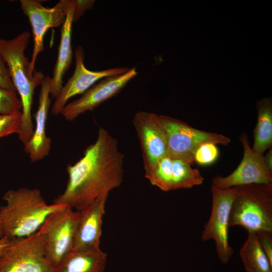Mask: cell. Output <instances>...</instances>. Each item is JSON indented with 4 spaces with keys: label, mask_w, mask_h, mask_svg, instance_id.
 <instances>
[{
    "label": "cell",
    "mask_w": 272,
    "mask_h": 272,
    "mask_svg": "<svg viewBox=\"0 0 272 272\" xmlns=\"http://www.w3.org/2000/svg\"><path fill=\"white\" fill-rule=\"evenodd\" d=\"M124 155L117 140L99 127L96 140L88 146L83 157L66 167L68 181L63 192L53 203L81 211L97 199L108 196L123 178Z\"/></svg>",
    "instance_id": "cell-1"
},
{
    "label": "cell",
    "mask_w": 272,
    "mask_h": 272,
    "mask_svg": "<svg viewBox=\"0 0 272 272\" xmlns=\"http://www.w3.org/2000/svg\"><path fill=\"white\" fill-rule=\"evenodd\" d=\"M30 37V32L25 31L10 40L0 38V54L6 61L22 103L18 136L24 146L28 142L34 130L31 111L35 90L45 77L41 71H31L30 62L25 54Z\"/></svg>",
    "instance_id": "cell-2"
},
{
    "label": "cell",
    "mask_w": 272,
    "mask_h": 272,
    "mask_svg": "<svg viewBox=\"0 0 272 272\" xmlns=\"http://www.w3.org/2000/svg\"><path fill=\"white\" fill-rule=\"evenodd\" d=\"M2 199L0 221L4 236L10 239L25 237L36 232L48 217L64 205L47 204L37 188L9 190Z\"/></svg>",
    "instance_id": "cell-3"
},
{
    "label": "cell",
    "mask_w": 272,
    "mask_h": 272,
    "mask_svg": "<svg viewBox=\"0 0 272 272\" xmlns=\"http://www.w3.org/2000/svg\"><path fill=\"white\" fill-rule=\"evenodd\" d=\"M234 187L229 227L241 226L248 232H272V184H251Z\"/></svg>",
    "instance_id": "cell-4"
},
{
    "label": "cell",
    "mask_w": 272,
    "mask_h": 272,
    "mask_svg": "<svg viewBox=\"0 0 272 272\" xmlns=\"http://www.w3.org/2000/svg\"><path fill=\"white\" fill-rule=\"evenodd\" d=\"M46 255V237L40 228L25 237L11 239L0 257V272H52Z\"/></svg>",
    "instance_id": "cell-5"
},
{
    "label": "cell",
    "mask_w": 272,
    "mask_h": 272,
    "mask_svg": "<svg viewBox=\"0 0 272 272\" xmlns=\"http://www.w3.org/2000/svg\"><path fill=\"white\" fill-rule=\"evenodd\" d=\"M165 131L167 142V155L194 163L193 154L201 144L213 143L226 146L230 139L221 134L196 129L172 117L158 114Z\"/></svg>",
    "instance_id": "cell-6"
},
{
    "label": "cell",
    "mask_w": 272,
    "mask_h": 272,
    "mask_svg": "<svg viewBox=\"0 0 272 272\" xmlns=\"http://www.w3.org/2000/svg\"><path fill=\"white\" fill-rule=\"evenodd\" d=\"M79 219V211L64 205L40 228L46 237L47 258L54 268L73 250Z\"/></svg>",
    "instance_id": "cell-7"
},
{
    "label": "cell",
    "mask_w": 272,
    "mask_h": 272,
    "mask_svg": "<svg viewBox=\"0 0 272 272\" xmlns=\"http://www.w3.org/2000/svg\"><path fill=\"white\" fill-rule=\"evenodd\" d=\"M212 207L210 217L201 234L203 241L214 240L218 257L227 264L234 249L229 243L228 229L231 205L235 195L234 187L221 189L212 186Z\"/></svg>",
    "instance_id": "cell-8"
},
{
    "label": "cell",
    "mask_w": 272,
    "mask_h": 272,
    "mask_svg": "<svg viewBox=\"0 0 272 272\" xmlns=\"http://www.w3.org/2000/svg\"><path fill=\"white\" fill-rule=\"evenodd\" d=\"M70 0H60L51 8L45 7L38 0H21V9L27 17L32 29L33 49L30 60L31 71L39 54L44 50V37L47 30L62 26L66 19Z\"/></svg>",
    "instance_id": "cell-9"
},
{
    "label": "cell",
    "mask_w": 272,
    "mask_h": 272,
    "mask_svg": "<svg viewBox=\"0 0 272 272\" xmlns=\"http://www.w3.org/2000/svg\"><path fill=\"white\" fill-rule=\"evenodd\" d=\"M150 183L164 191L190 188L201 184L203 178L196 168L180 159L166 155L145 172Z\"/></svg>",
    "instance_id": "cell-10"
},
{
    "label": "cell",
    "mask_w": 272,
    "mask_h": 272,
    "mask_svg": "<svg viewBox=\"0 0 272 272\" xmlns=\"http://www.w3.org/2000/svg\"><path fill=\"white\" fill-rule=\"evenodd\" d=\"M138 75L135 67L123 74L105 78L94 85L79 99L68 103L61 114L67 121H73L82 114L92 111L117 95Z\"/></svg>",
    "instance_id": "cell-11"
},
{
    "label": "cell",
    "mask_w": 272,
    "mask_h": 272,
    "mask_svg": "<svg viewBox=\"0 0 272 272\" xmlns=\"http://www.w3.org/2000/svg\"><path fill=\"white\" fill-rule=\"evenodd\" d=\"M75 56L74 73L63 86L52 105L51 113L54 115L61 113L70 99L76 95H82L96 82L106 77L123 74L129 70L126 67H116L99 71L89 70L85 65V52L81 46L76 47Z\"/></svg>",
    "instance_id": "cell-12"
},
{
    "label": "cell",
    "mask_w": 272,
    "mask_h": 272,
    "mask_svg": "<svg viewBox=\"0 0 272 272\" xmlns=\"http://www.w3.org/2000/svg\"><path fill=\"white\" fill-rule=\"evenodd\" d=\"M244 149L242 159L230 175H217L212 179V186L221 189L251 184H272V172L264 164L263 155L254 152L245 134L240 138Z\"/></svg>",
    "instance_id": "cell-13"
},
{
    "label": "cell",
    "mask_w": 272,
    "mask_h": 272,
    "mask_svg": "<svg viewBox=\"0 0 272 272\" xmlns=\"http://www.w3.org/2000/svg\"><path fill=\"white\" fill-rule=\"evenodd\" d=\"M133 123L140 141L146 172L167 155L166 134L158 114L154 113L137 112L133 117Z\"/></svg>",
    "instance_id": "cell-14"
},
{
    "label": "cell",
    "mask_w": 272,
    "mask_h": 272,
    "mask_svg": "<svg viewBox=\"0 0 272 272\" xmlns=\"http://www.w3.org/2000/svg\"><path fill=\"white\" fill-rule=\"evenodd\" d=\"M50 77H45L40 85L38 105L35 113V126L33 134L24 150L32 162L40 161L49 153L51 140L46 133V122L51 104Z\"/></svg>",
    "instance_id": "cell-15"
},
{
    "label": "cell",
    "mask_w": 272,
    "mask_h": 272,
    "mask_svg": "<svg viewBox=\"0 0 272 272\" xmlns=\"http://www.w3.org/2000/svg\"><path fill=\"white\" fill-rule=\"evenodd\" d=\"M107 197L99 198L79 211L73 250L87 251L100 248L102 225Z\"/></svg>",
    "instance_id": "cell-16"
},
{
    "label": "cell",
    "mask_w": 272,
    "mask_h": 272,
    "mask_svg": "<svg viewBox=\"0 0 272 272\" xmlns=\"http://www.w3.org/2000/svg\"><path fill=\"white\" fill-rule=\"evenodd\" d=\"M75 8V0H70L66 19L61 29L60 43L53 76L50 78V95L54 98L59 94L63 87V76L72 62L73 53L71 37Z\"/></svg>",
    "instance_id": "cell-17"
},
{
    "label": "cell",
    "mask_w": 272,
    "mask_h": 272,
    "mask_svg": "<svg viewBox=\"0 0 272 272\" xmlns=\"http://www.w3.org/2000/svg\"><path fill=\"white\" fill-rule=\"evenodd\" d=\"M107 254L100 248L87 251L72 250L52 272H104Z\"/></svg>",
    "instance_id": "cell-18"
},
{
    "label": "cell",
    "mask_w": 272,
    "mask_h": 272,
    "mask_svg": "<svg viewBox=\"0 0 272 272\" xmlns=\"http://www.w3.org/2000/svg\"><path fill=\"white\" fill-rule=\"evenodd\" d=\"M257 121L254 129L252 150L259 154L272 145V100L271 97L262 98L256 102Z\"/></svg>",
    "instance_id": "cell-19"
},
{
    "label": "cell",
    "mask_w": 272,
    "mask_h": 272,
    "mask_svg": "<svg viewBox=\"0 0 272 272\" xmlns=\"http://www.w3.org/2000/svg\"><path fill=\"white\" fill-rule=\"evenodd\" d=\"M240 255L247 272H272V266L259 244L255 232H248Z\"/></svg>",
    "instance_id": "cell-20"
},
{
    "label": "cell",
    "mask_w": 272,
    "mask_h": 272,
    "mask_svg": "<svg viewBox=\"0 0 272 272\" xmlns=\"http://www.w3.org/2000/svg\"><path fill=\"white\" fill-rule=\"evenodd\" d=\"M219 151L216 145L206 143L200 145L193 154V161L200 166H207L214 163L218 159Z\"/></svg>",
    "instance_id": "cell-21"
},
{
    "label": "cell",
    "mask_w": 272,
    "mask_h": 272,
    "mask_svg": "<svg viewBox=\"0 0 272 272\" xmlns=\"http://www.w3.org/2000/svg\"><path fill=\"white\" fill-rule=\"evenodd\" d=\"M21 101L16 92L0 88V114H14L21 112Z\"/></svg>",
    "instance_id": "cell-22"
},
{
    "label": "cell",
    "mask_w": 272,
    "mask_h": 272,
    "mask_svg": "<svg viewBox=\"0 0 272 272\" xmlns=\"http://www.w3.org/2000/svg\"><path fill=\"white\" fill-rule=\"evenodd\" d=\"M22 113L0 114V139L20 131Z\"/></svg>",
    "instance_id": "cell-23"
},
{
    "label": "cell",
    "mask_w": 272,
    "mask_h": 272,
    "mask_svg": "<svg viewBox=\"0 0 272 272\" xmlns=\"http://www.w3.org/2000/svg\"><path fill=\"white\" fill-rule=\"evenodd\" d=\"M0 88L6 90L16 92L9 70L4 58L0 54Z\"/></svg>",
    "instance_id": "cell-24"
},
{
    "label": "cell",
    "mask_w": 272,
    "mask_h": 272,
    "mask_svg": "<svg viewBox=\"0 0 272 272\" xmlns=\"http://www.w3.org/2000/svg\"><path fill=\"white\" fill-rule=\"evenodd\" d=\"M255 233L259 244L272 266V232L261 231Z\"/></svg>",
    "instance_id": "cell-25"
},
{
    "label": "cell",
    "mask_w": 272,
    "mask_h": 272,
    "mask_svg": "<svg viewBox=\"0 0 272 272\" xmlns=\"http://www.w3.org/2000/svg\"><path fill=\"white\" fill-rule=\"evenodd\" d=\"M95 2V1L75 0L73 23L78 21L87 10L91 9Z\"/></svg>",
    "instance_id": "cell-26"
},
{
    "label": "cell",
    "mask_w": 272,
    "mask_h": 272,
    "mask_svg": "<svg viewBox=\"0 0 272 272\" xmlns=\"http://www.w3.org/2000/svg\"><path fill=\"white\" fill-rule=\"evenodd\" d=\"M11 242V239L6 236L0 238V257L3 254Z\"/></svg>",
    "instance_id": "cell-27"
},
{
    "label": "cell",
    "mask_w": 272,
    "mask_h": 272,
    "mask_svg": "<svg viewBox=\"0 0 272 272\" xmlns=\"http://www.w3.org/2000/svg\"><path fill=\"white\" fill-rule=\"evenodd\" d=\"M263 161L267 168L272 172V149L270 148L267 154L263 157Z\"/></svg>",
    "instance_id": "cell-28"
},
{
    "label": "cell",
    "mask_w": 272,
    "mask_h": 272,
    "mask_svg": "<svg viewBox=\"0 0 272 272\" xmlns=\"http://www.w3.org/2000/svg\"><path fill=\"white\" fill-rule=\"evenodd\" d=\"M3 236H4L3 230L2 225L0 221V238H2Z\"/></svg>",
    "instance_id": "cell-29"
}]
</instances>
